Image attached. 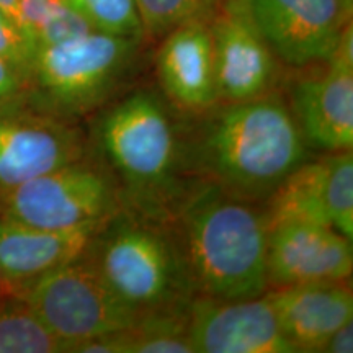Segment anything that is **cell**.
<instances>
[{
	"label": "cell",
	"instance_id": "6",
	"mask_svg": "<svg viewBox=\"0 0 353 353\" xmlns=\"http://www.w3.org/2000/svg\"><path fill=\"white\" fill-rule=\"evenodd\" d=\"M100 144L131 192L151 196L170 182L179 141L164 101L138 90L118 101L100 123Z\"/></svg>",
	"mask_w": 353,
	"mask_h": 353
},
{
	"label": "cell",
	"instance_id": "3",
	"mask_svg": "<svg viewBox=\"0 0 353 353\" xmlns=\"http://www.w3.org/2000/svg\"><path fill=\"white\" fill-rule=\"evenodd\" d=\"M139 41L94 30L38 48L26 95L68 120L82 117L112 95L130 69Z\"/></svg>",
	"mask_w": 353,
	"mask_h": 353
},
{
	"label": "cell",
	"instance_id": "27",
	"mask_svg": "<svg viewBox=\"0 0 353 353\" xmlns=\"http://www.w3.org/2000/svg\"><path fill=\"white\" fill-rule=\"evenodd\" d=\"M342 2V7L343 10H345V13L348 17H352V10H353V0H341Z\"/></svg>",
	"mask_w": 353,
	"mask_h": 353
},
{
	"label": "cell",
	"instance_id": "11",
	"mask_svg": "<svg viewBox=\"0 0 353 353\" xmlns=\"http://www.w3.org/2000/svg\"><path fill=\"white\" fill-rule=\"evenodd\" d=\"M321 77L299 82L294 113L303 138L327 151H350L353 145V30L343 26Z\"/></svg>",
	"mask_w": 353,
	"mask_h": 353
},
{
	"label": "cell",
	"instance_id": "20",
	"mask_svg": "<svg viewBox=\"0 0 353 353\" xmlns=\"http://www.w3.org/2000/svg\"><path fill=\"white\" fill-rule=\"evenodd\" d=\"M72 3L97 32L136 39L144 37L136 0H72Z\"/></svg>",
	"mask_w": 353,
	"mask_h": 353
},
{
	"label": "cell",
	"instance_id": "2",
	"mask_svg": "<svg viewBox=\"0 0 353 353\" xmlns=\"http://www.w3.org/2000/svg\"><path fill=\"white\" fill-rule=\"evenodd\" d=\"M200 165L229 193L272 195L304 162L303 132L281 101L229 103L206 123L196 145Z\"/></svg>",
	"mask_w": 353,
	"mask_h": 353
},
{
	"label": "cell",
	"instance_id": "4",
	"mask_svg": "<svg viewBox=\"0 0 353 353\" xmlns=\"http://www.w3.org/2000/svg\"><path fill=\"white\" fill-rule=\"evenodd\" d=\"M88 254L114 294L141 314L172 309L192 283L179 247L139 221L114 216Z\"/></svg>",
	"mask_w": 353,
	"mask_h": 353
},
{
	"label": "cell",
	"instance_id": "23",
	"mask_svg": "<svg viewBox=\"0 0 353 353\" xmlns=\"http://www.w3.org/2000/svg\"><path fill=\"white\" fill-rule=\"evenodd\" d=\"M26 85L28 83H26L19 70H15L10 64L0 59V103L23 94Z\"/></svg>",
	"mask_w": 353,
	"mask_h": 353
},
{
	"label": "cell",
	"instance_id": "19",
	"mask_svg": "<svg viewBox=\"0 0 353 353\" xmlns=\"http://www.w3.org/2000/svg\"><path fill=\"white\" fill-rule=\"evenodd\" d=\"M224 0H136L144 34L164 38L190 21H211Z\"/></svg>",
	"mask_w": 353,
	"mask_h": 353
},
{
	"label": "cell",
	"instance_id": "26",
	"mask_svg": "<svg viewBox=\"0 0 353 353\" xmlns=\"http://www.w3.org/2000/svg\"><path fill=\"white\" fill-rule=\"evenodd\" d=\"M7 293H10V291H8V286L6 283V280H3L2 270H0V298H2L3 294H7Z\"/></svg>",
	"mask_w": 353,
	"mask_h": 353
},
{
	"label": "cell",
	"instance_id": "16",
	"mask_svg": "<svg viewBox=\"0 0 353 353\" xmlns=\"http://www.w3.org/2000/svg\"><path fill=\"white\" fill-rule=\"evenodd\" d=\"M156 65L162 90L179 107L203 112L219 100L210 21H190L167 33Z\"/></svg>",
	"mask_w": 353,
	"mask_h": 353
},
{
	"label": "cell",
	"instance_id": "21",
	"mask_svg": "<svg viewBox=\"0 0 353 353\" xmlns=\"http://www.w3.org/2000/svg\"><path fill=\"white\" fill-rule=\"evenodd\" d=\"M34 54H37V46L21 32L20 25L0 10V59L19 70L28 83Z\"/></svg>",
	"mask_w": 353,
	"mask_h": 353
},
{
	"label": "cell",
	"instance_id": "28",
	"mask_svg": "<svg viewBox=\"0 0 353 353\" xmlns=\"http://www.w3.org/2000/svg\"><path fill=\"white\" fill-rule=\"evenodd\" d=\"M224 2H226V0H224Z\"/></svg>",
	"mask_w": 353,
	"mask_h": 353
},
{
	"label": "cell",
	"instance_id": "10",
	"mask_svg": "<svg viewBox=\"0 0 353 353\" xmlns=\"http://www.w3.org/2000/svg\"><path fill=\"white\" fill-rule=\"evenodd\" d=\"M188 339L193 353H294L281 334L267 296L218 299L190 304Z\"/></svg>",
	"mask_w": 353,
	"mask_h": 353
},
{
	"label": "cell",
	"instance_id": "18",
	"mask_svg": "<svg viewBox=\"0 0 353 353\" xmlns=\"http://www.w3.org/2000/svg\"><path fill=\"white\" fill-rule=\"evenodd\" d=\"M70 343L57 337L23 299L0 298V353H63Z\"/></svg>",
	"mask_w": 353,
	"mask_h": 353
},
{
	"label": "cell",
	"instance_id": "17",
	"mask_svg": "<svg viewBox=\"0 0 353 353\" xmlns=\"http://www.w3.org/2000/svg\"><path fill=\"white\" fill-rule=\"evenodd\" d=\"M332 154L294 169L272 193L267 211L268 229L283 223H312L330 226Z\"/></svg>",
	"mask_w": 353,
	"mask_h": 353
},
{
	"label": "cell",
	"instance_id": "22",
	"mask_svg": "<svg viewBox=\"0 0 353 353\" xmlns=\"http://www.w3.org/2000/svg\"><path fill=\"white\" fill-rule=\"evenodd\" d=\"M69 6H72V0H19V25L21 32L37 46L44 25Z\"/></svg>",
	"mask_w": 353,
	"mask_h": 353
},
{
	"label": "cell",
	"instance_id": "9",
	"mask_svg": "<svg viewBox=\"0 0 353 353\" xmlns=\"http://www.w3.org/2000/svg\"><path fill=\"white\" fill-rule=\"evenodd\" d=\"M257 32L273 54L290 65L325 61L352 20L341 0H226Z\"/></svg>",
	"mask_w": 353,
	"mask_h": 353
},
{
	"label": "cell",
	"instance_id": "1",
	"mask_svg": "<svg viewBox=\"0 0 353 353\" xmlns=\"http://www.w3.org/2000/svg\"><path fill=\"white\" fill-rule=\"evenodd\" d=\"M179 219L180 254L203 296L244 299L267 291V216L213 182L183 201Z\"/></svg>",
	"mask_w": 353,
	"mask_h": 353
},
{
	"label": "cell",
	"instance_id": "15",
	"mask_svg": "<svg viewBox=\"0 0 353 353\" xmlns=\"http://www.w3.org/2000/svg\"><path fill=\"white\" fill-rule=\"evenodd\" d=\"M101 228L52 231L0 214V270L8 291L13 293L44 273L81 259Z\"/></svg>",
	"mask_w": 353,
	"mask_h": 353
},
{
	"label": "cell",
	"instance_id": "8",
	"mask_svg": "<svg viewBox=\"0 0 353 353\" xmlns=\"http://www.w3.org/2000/svg\"><path fill=\"white\" fill-rule=\"evenodd\" d=\"M72 120L39 107L23 94L0 103V192L83 159Z\"/></svg>",
	"mask_w": 353,
	"mask_h": 353
},
{
	"label": "cell",
	"instance_id": "7",
	"mask_svg": "<svg viewBox=\"0 0 353 353\" xmlns=\"http://www.w3.org/2000/svg\"><path fill=\"white\" fill-rule=\"evenodd\" d=\"M117 213L113 182L83 159L0 192V214L52 231L101 228Z\"/></svg>",
	"mask_w": 353,
	"mask_h": 353
},
{
	"label": "cell",
	"instance_id": "12",
	"mask_svg": "<svg viewBox=\"0 0 353 353\" xmlns=\"http://www.w3.org/2000/svg\"><path fill=\"white\" fill-rule=\"evenodd\" d=\"M352 268V241L332 228L293 221L270 229L267 281L275 288L347 281Z\"/></svg>",
	"mask_w": 353,
	"mask_h": 353
},
{
	"label": "cell",
	"instance_id": "24",
	"mask_svg": "<svg viewBox=\"0 0 353 353\" xmlns=\"http://www.w3.org/2000/svg\"><path fill=\"white\" fill-rule=\"evenodd\" d=\"M325 353H352L353 352V321L341 325L325 343Z\"/></svg>",
	"mask_w": 353,
	"mask_h": 353
},
{
	"label": "cell",
	"instance_id": "13",
	"mask_svg": "<svg viewBox=\"0 0 353 353\" xmlns=\"http://www.w3.org/2000/svg\"><path fill=\"white\" fill-rule=\"evenodd\" d=\"M210 30L218 99L239 103L267 94L275 79L276 57L262 37L226 6L210 21Z\"/></svg>",
	"mask_w": 353,
	"mask_h": 353
},
{
	"label": "cell",
	"instance_id": "14",
	"mask_svg": "<svg viewBox=\"0 0 353 353\" xmlns=\"http://www.w3.org/2000/svg\"><path fill=\"white\" fill-rule=\"evenodd\" d=\"M265 296L296 352H322L330 335L353 319V294L345 281L280 286Z\"/></svg>",
	"mask_w": 353,
	"mask_h": 353
},
{
	"label": "cell",
	"instance_id": "5",
	"mask_svg": "<svg viewBox=\"0 0 353 353\" xmlns=\"http://www.w3.org/2000/svg\"><path fill=\"white\" fill-rule=\"evenodd\" d=\"M57 337L76 343L130 329L144 314L114 294L90 254L44 273L13 291Z\"/></svg>",
	"mask_w": 353,
	"mask_h": 353
},
{
	"label": "cell",
	"instance_id": "25",
	"mask_svg": "<svg viewBox=\"0 0 353 353\" xmlns=\"http://www.w3.org/2000/svg\"><path fill=\"white\" fill-rule=\"evenodd\" d=\"M0 10L19 23V0H0Z\"/></svg>",
	"mask_w": 353,
	"mask_h": 353
}]
</instances>
